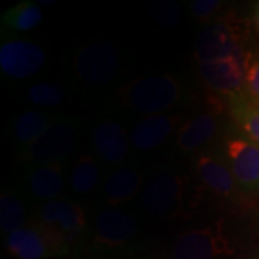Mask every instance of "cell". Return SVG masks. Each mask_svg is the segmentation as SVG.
<instances>
[{"instance_id": "obj_11", "label": "cell", "mask_w": 259, "mask_h": 259, "mask_svg": "<svg viewBox=\"0 0 259 259\" xmlns=\"http://www.w3.org/2000/svg\"><path fill=\"white\" fill-rule=\"evenodd\" d=\"M193 170L199 182L223 202L238 206L246 197L214 148H207L193 157Z\"/></svg>"}, {"instance_id": "obj_25", "label": "cell", "mask_w": 259, "mask_h": 259, "mask_svg": "<svg viewBox=\"0 0 259 259\" xmlns=\"http://www.w3.org/2000/svg\"><path fill=\"white\" fill-rule=\"evenodd\" d=\"M222 0H193L190 2V13L196 20L202 23H210L213 19L219 15V12L225 8Z\"/></svg>"}, {"instance_id": "obj_6", "label": "cell", "mask_w": 259, "mask_h": 259, "mask_svg": "<svg viewBox=\"0 0 259 259\" xmlns=\"http://www.w3.org/2000/svg\"><path fill=\"white\" fill-rule=\"evenodd\" d=\"M79 134V121L59 114L35 143L19 150L16 157L28 167L64 164L78 146Z\"/></svg>"}, {"instance_id": "obj_5", "label": "cell", "mask_w": 259, "mask_h": 259, "mask_svg": "<svg viewBox=\"0 0 259 259\" xmlns=\"http://www.w3.org/2000/svg\"><path fill=\"white\" fill-rule=\"evenodd\" d=\"M248 26L233 13L221 15L199 33L194 48L197 65L248 56Z\"/></svg>"}, {"instance_id": "obj_14", "label": "cell", "mask_w": 259, "mask_h": 259, "mask_svg": "<svg viewBox=\"0 0 259 259\" xmlns=\"http://www.w3.org/2000/svg\"><path fill=\"white\" fill-rule=\"evenodd\" d=\"M91 148L94 157L104 166H122L131 150L130 133L114 118L98 120L91 130Z\"/></svg>"}, {"instance_id": "obj_26", "label": "cell", "mask_w": 259, "mask_h": 259, "mask_svg": "<svg viewBox=\"0 0 259 259\" xmlns=\"http://www.w3.org/2000/svg\"><path fill=\"white\" fill-rule=\"evenodd\" d=\"M243 94L250 98H259V49L250 51L248 58Z\"/></svg>"}, {"instance_id": "obj_21", "label": "cell", "mask_w": 259, "mask_h": 259, "mask_svg": "<svg viewBox=\"0 0 259 259\" xmlns=\"http://www.w3.org/2000/svg\"><path fill=\"white\" fill-rule=\"evenodd\" d=\"M101 183V163L93 153H82L75 160L69 175V187L75 194H90Z\"/></svg>"}, {"instance_id": "obj_7", "label": "cell", "mask_w": 259, "mask_h": 259, "mask_svg": "<svg viewBox=\"0 0 259 259\" xmlns=\"http://www.w3.org/2000/svg\"><path fill=\"white\" fill-rule=\"evenodd\" d=\"M121 51L110 40H93L75 52L72 69L83 87L100 90L118 79L122 69Z\"/></svg>"}, {"instance_id": "obj_31", "label": "cell", "mask_w": 259, "mask_h": 259, "mask_svg": "<svg viewBox=\"0 0 259 259\" xmlns=\"http://www.w3.org/2000/svg\"><path fill=\"white\" fill-rule=\"evenodd\" d=\"M245 259H259V250H256V252H253V253H250L248 258Z\"/></svg>"}, {"instance_id": "obj_18", "label": "cell", "mask_w": 259, "mask_h": 259, "mask_svg": "<svg viewBox=\"0 0 259 259\" xmlns=\"http://www.w3.org/2000/svg\"><path fill=\"white\" fill-rule=\"evenodd\" d=\"M23 186L29 197L37 203L44 204L56 200L65 189V166L29 167L23 175Z\"/></svg>"}, {"instance_id": "obj_30", "label": "cell", "mask_w": 259, "mask_h": 259, "mask_svg": "<svg viewBox=\"0 0 259 259\" xmlns=\"http://www.w3.org/2000/svg\"><path fill=\"white\" fill-rule=\"evenodd\" d=\"M248 100H249V102L253 105V107H256L259 110V98H250V97H246Z\"/></svg>"}, {"instance_id": "obj_24", "label": "cell", "mask_w": 259, "mask_h": 259, "mask_svg": "<svg viewBox=\"0 0 259 259\" xmlns=\"http://www.w3.org/2000/svg\"><path fill=\"white\" fill-rule=\"evenodd\" d=\"M23 100L36 110L52 112L66 101V91L55 82H36L26 88Z\"/></svg>"}, {"instance_id": "obj_1", "label": "cell", "mask_w": 259, "mask_h": 259, "mask_svg": "<svg viewBox=\"0 0 259 259\" xmlns=\"http://www.w3.org/2000/svg\"><path fill=\"white\" fill-rule=\"evenodd\" d=\"M144 252L137 218L122 207H105L93 222L87 259H131Z\"/></svg>"}, {"instance_id": "obj_17", "label": "cell", "mask_w": 259, "mask_h": 259, "mask_svg": "<svg viewBox=\"0 0 259 259\" xmlns=\"http://www.w3.org/2000/svg\"><path fill=\"white\" fill-rule=\"evenodd\" d=\"M144 173L139 167L122 164L112 168L102 183V199L107 207H121L140 196L144 186Z\"/></svg>"}, {"instance_id": "obj_2", "label": "cell", "mask_w": 259, "mask_h": 259, "mask_svg": "<svg viewBox=\"0 0 259 259\" xmlns=\"http://www.w3.org/2000/svg\"><path fill=\"white\" fill-rule=\"evenodd\" d=\"M185 83L171 74L140 76L121 88L117 97L124 108L144 117L176 110L185 100Z\"/></svg>"}, {"instance_id": "obj_4", "label": "cell", "mask_w": 259, "mask_h": 259, "mask_svg": "<svg viewBox=\"0 0 259 259\" xmlns=\"http://www.w3.org/2000/svg\"><path fill=\"white\" fill-rule=\"evenodd\" d=\"M32 219L59 236L71 250L72 259L87 258L93 225L88 221L82 204L71 199L59 197L52 202L39 204Z\"/></svg>"}, {"instance_id": "obj_27", "label": "cell", "mask_w": 259, "mask_h": 259, "mask_svg": "<svg viewBox=\"0 0 259 259\" xmlns=\"http://www.w3.org/2000/svg\"><path fill=\"white\" fill-rule=\"evenodd\" d=\"M150 10L153 18L164 26H173L180 20V8L176 3H156Z\"/></svg>"}, {"instance_id": "obj_28", "label": "cell", "mask_w": 259, "mask_h": 259, "mask_svg": "<svg viewBox=\"0 0 259 259\" xmlns=\"http://www.w3.org/2000/svg\"><path fill=\"white\" fill-rule=\"evenodd\" d=\"M131 259H171L170 256H164V255H158V253H146V252H143V253H140L137 256H134V258Z\"/></svg>"}, {"instance_id": "obj_19", "label": "cell", "mask_w": 259, "mask_h": 259, "mask_svg": "<svg viewBox=\"0 0 259 259\" xmlns=\"http://www.w3.org/2000/svg\"><path fill=\"white\" fill-rule=\"evenodd\" d=\"M55 118V114L36 108L18 114L12 121V137L15 140L18 151L35 143Z\"/></svg>"}, {"instance_id": "obj_16", "label": "cell", "mask_w": 259, "mask_h": 259, "mask_svg": "<svg viewBox=\"0 0 259 259\" xmlns=\"http://www.w3.org/2000/svg\"><path fill=\"white\" fill-rule=\"evenodd\" d=\"M248 58L249 55L197 65V69L203 82L210 90L223 95L225 98H229L235 94L243 93Z\"/></svg>"}, {"instance_id": "obj_22", "label": "cell", "mask_w": 259, "mask_h": 259, "mask_svg": "<svg viewBox=\"0 0 259 259\" xmlns=\"http://www.w3.org/2000/svg\"><path fill=\"white\" fill-rule=\"evenodd\" d=\"M28 204L22 192L16 189H6L0 197V229L5 235L18 231L29 223Z\"/></svg>"}, {"instance_id": "obj_15", "label": "cell", "mask_w": 259, "mask_h": 259, "mask_svg": "<svg viewBox=\"0 0 259 259\" xmlns=\"http://www.w3.org/2000/svg\"><path fill=\"white\" fill-rule=\"evenodd\" d=\"M182 112H166L143 117L130 131L131 147L140 153H151L175 137L183 124Z\"/></svg>"}, {"instance_id": "obj_12", "label": "cell", "mask_w": 259, "mask_h": 259, "mask_svg": "<svg viewBox=\"0 0 259 259\" xmlns=\"http://www.w3.org/2000/svg\"><path fill=\"white\" fill-rule=\"evenodd\" d=\"M222 120L218 111H203L186 118L173 137V147L179 157H196L214 139L221 137Z\"/></svg>"}, {"instance_id": "obj_29", "label": "cell", "mask_w": 259, "mask_h": 259, "mask_svg": "<svg viewBox=\"0 0 259 259\" xmlns=\"http://www.w3.org/2000/svg\"><path fill=\"white\" fill-rule=\"evenodd\" d=\"M252 22H253V26L256 29V32L259 33V3H256V6H255V9H253Z\"/></svg>"}, {"instance_id": "obj_8", "label": "cell", "mask_w": 259, "mask_h": 259, "mask_svg": "<svg viewBox=\"0 0 259 259\" xmlns=\"http://www.w3.org/2000/svg\"><path fill=\"white\" fill-rule=\"evenodd\" d=\"M192 177L173 168H163L153 173L144 182L139 196L143 210L148 216L167 219L176 216L186 202Z\"/></svg>"}, {"instance_id": "obj_3", "label": "cell", "mask_w": 259, "mask_h": 259, "mask_svg": "<svg viewBox=\"0 0 259 259\" xmlns=\"http://www.w3.org/2000/svg\"><path fill=\"white\" fill-rule=\"evenodd\" d=\"M239 239L226 218L179 233L170 248L171 259H233Z\"/></svg>"}, {"instance_id": "obj_10", "label": "cell", "mask_w": 259, "mask_h": 259, "mask_svg": "<svg viewBox=\"0 0 259 259\" xmlns=\"http://www.w3.org/2000/svg\"><path fill=\"white\" fill-rule=\"evenodd\" d=\"M5 246L15 259H72L66 243L33 219L6 235Z\"/></svg>"}, {"instance_id": "obj_13", "label": "cell", "mask_w": 259, "mask_h": 259, "mask_svg": "<svg viewBox=\"0 0 259 259\" xmlns=\"http://www.w3.org/2000/svg\"><path fill=\"white\" fill-rule=\"evenodd\" d=\"M47 65L44 48L26 39H6L0 45V71L9 79H28Z\"/></svg>"}, {"instance_id": "obj_9", "label": "cell", "mask_w": 259, "mask_h": 259, "mask_svg": "<svg viewBox=\"0 0 259 259\" xmlns=\"http://www.w3.org/2000/svg\"><path fill=\"white\" fill-rule=\"evenodd\" d=\"M214 151L231 170L242 193L246 197L259 194V146L252 143L238 130L223 131Z\"/></svg>"}, {"instance_id": "obj_23", "label": "cell", "mask_w": 259, "mask_h": 259, "mask_svg": "<svg viewBox=\"0 0 259 259\" xmlns=\"http://www.w3.org/2000/svg\"><path fill=\"white\" fill-rule=\"evenodd\" d=\"M44 12L36 2H20L2 15V23L13 32H28L42 22Z\"/></svg>"}, {"instance_id": "obj_20", "label": "cell", "mask_w": 259, "mask_h": 259, "mask_svg": "<svg viewBox=\"0 0 259 259\" xmlns=\"http://www.w3.org/2000/svg\"><path fill=\"white\" fill-rule=\"evenodd\" d=\"M231 120L235 128L259 146V110L253 107L243 93L228 98Z\"/></svg>"}]
</instances>
